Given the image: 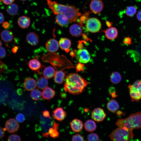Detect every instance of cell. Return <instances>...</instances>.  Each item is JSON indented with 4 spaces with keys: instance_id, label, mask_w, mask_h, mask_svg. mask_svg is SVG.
Instances as JSON below:
<instances>
[{
    "instance_id": "obj_1",
    "label": "cell",
    "mask_w": 141,
    "mask_h": 141,
    "mask_svg": "<svg viewBox=\"0 0 141 141\" xmlns=\"http://www.w3.org/2000/svg\"><path fill=\"white\" fill-rule=\"evenodd\" d=\"M89 84V82L79 74L71 73L66 75L64 88L66 92L78 95L83 92Z\"/></svg>"
},
{
    "instance_id": "obj_2",
    "label": "cell",
    "mask_w": 141,
    "mask_h": 141,
    "mask_svg": "<svg viewBox=\"0 0 141 141\" xmlns=\"http://www.w3.org/2000/svg\"><path fill=\"white\" fill-rule=\"evenodd\" d=\"M49 8L54 14H62L68 18L69 22L72 23L75 21L81 15L79 10L74 6L64 5L58 3L51 0H46Z\"/></svg>"
},
{
    "instance_id": "obj_3",
    "label": "cell",
    "mask_w": 141,
    "mask_h": 141,
    "mask_svg": "<svg viewBox=\"0 0 141 141\" xmlns=\"http://www.w3.org/2000/svg\"><path fill=\"white\" fill-rule=\"evenodd\" d=\"M119 127H125L133 130L141 128V112H138L130 115L124 119H119L116 122Z\"/></svg>"
},
{
    "instance_id": "obj_4",
    "label": "cell",
    "mask_w": 141,
    "mask_h": 141,
    "mask_svg": "<svg viewBox=\"0 0 141 141\" xmlns=\"http://www.w3.org/2000/svg\"><path fill=\"white\" fill-rule=\"evenodd\" d=\"M133 130L125 127H118L110 134V139L115 141H127L133 137Z\"/></svg>"
},
{
    "instance_id": "obj_5",
    "label": "cell",
    "mask_w": 141,
    "mask_h": 141,
    "mask_svg": "<svg viewBox=\"0 0 141 141\" xmlns=\"http://www.w3.org/2000/svg\"><path fill=\"white\" fill-rule=\"evenodd\" d=\"M130 95L132 102L139 101L141 99V80H137L128 85Z\"/></svg>"
},
{
    "instance_id": "obj_6",
    "label": "cell",
    "mask_w": 141,
    "mask_h": 141,
    "mask_svg": "<svg viewBox=\"0 0 141 141\" xmlns=\"http://www.w3.org/2000/svg\"><path fill=\"white\" fill-rule=\"evenodd\" d=\"M101 24L97 19L92 17L88 19L86 23V27L87 30L92 33L98 32L101 27Z\"/></svg>"
},
{
    "instance_id": "obj_7",
    "label": "cell",
    "mask_w": 141,
    "mask_h": 141,
    "mask_svg": "<svg viewBox=\"0 0 141 141\" xmlns=\"http://www.w3.org/2000/svg\"><path fill=\"white\" fill-rule=\"evenodd\" d=\"M75 56L79 62L82 63H87L91 59L89 52L85 49H79L75 52Z\"/></svg>"
},
{
    "instance_id": "obj_8",
    "label": "cell",
    "mask_w": 141,
    "mask_h": 141,
    "mask_svg": "<svg viewBox=\"0 0 141 141\" xmlns=\"http://www.w3.org/2000/svg\"><path fill=\"white\" fill-rule=\"evenodd\" d=\"M106 116L104 110L100 108H97L93 109L91 116L95 121L98 122L103 121Z\"/></svg>"
},
{
    "instance_id": "obj_9",
    "label": "cell",
    "mask_w": 141,
    "mask_h": 141,
    "mask_svg": "<svg viewBox=\"0 0 141 141\" xmlns=\"http://www.w3.org/2000/svg\"><path fill=\"white\" fill-rule=\"evenodd\" d=\"M5 128L9 132L14 133L18 130L19 125L16 120L14 119L11 118L6 121Z\"/></svg>"
},
{
    "instance_id": "obj_10",
    "label": "cell",
    "mask_w": 141,
    "mask_h": 141,
    "mask_svg": "<svg viewBox=\"0 0 141 141\" xmlns=\"http://www.w3.org/2000/svg\"><path fill=\"white\" fill-rule=\"evenodd\" d=\"M90 10L96 14L99 13L102 10L104 4L101 0H92L90 4Z\"/></svg>"
},
{
    "instance_id": "obj_11",
    "label": "cell",
    "mask_w": 141,
    "mask_h": 141,
    "mask_svg": "<svg viewBox=\"0 0 141 141\" xmlns=\"http://www.w3.org/2000/svg\"><path fill=\"white\" fill-rule=\"evenodd\" d=\"M58 42L54 38L49 39L45 44L46 48L49 52H54L57 51L59 48Z\"/></svg>"
},
{
    "instance_id": "obj_12",
    "label": "cell",
    "mask_w": 141,
    "mask_h": 141,
    "mask_svg": "<svg viewBox=\"0 0 141 141\" xmlns=\"http://www.w3.org/2000/svg\"><path fill=\"white\" fill-rule=\"evenodd\" d=\"M66 115V113L63 108L62 107H59L53 110L52 115L55 119L62 121L65 119Z\"/></svg>"
},
{
    "instance_id": "obj_13",
    "label": "cell",
    "mask_w": 141,
    "mask_h": 141,
    "mask_svg": "<svg viewBox=\"0 0 141 141\" xmlns=\"http://www.w3.org/2000/svg\"><path fill=\"white\" fill-rule=\"evenodd\" d=\"M105 33V37L108 39L112 40L116 39L118 35L117 29L115 27H110L105 30H102Z\"/></svg>"
},
{
    "instance_id": "obj_14",
    "label": "cell",
    "mask_w": 141,
    "mask_h": 141,
    "mask_svg": "<svg viewBox=\"0 0 141 141\" xmlns=\"http://www.w3.org/2000/svg\"><path fill=\"white\" fill-rule=\"evenodd\" d=\"M83 30L81 26L75 24L72 25L69 29L70 34L74 37H79L83 34Z\"/></svg>"
},
{
    "instance_id": "obj_15",
    "label": "cell",
    "mask_w": 141,
    "mask_h": 141,
    "mask_svg": "<svg viewBox=\"0 0 141 141\" xmlns=\"http://www.w3.org/2000/svg\"><path fill=\"white\" fill-rule=\"evenodd\" d=\"M27 42L30 45L35 46L37 45L39 42L38 35L34 32H30L27 35L26 37Z\"/></svg>"
},
{
    "instance_id": "obj_16",
    "label": "cell",
    "mask_w": 141,
    "mask_h": 141,
    "mask_svg": "<svg viewBox=\"0 0 141 141\" xmlns=\"http://www.w3.org/2000/svg\"><path fill=\"white\" fill-rule=\"evenodd\" d=\"M37 83L33 78H28L26 79L23 84L24 87L27 91H31L34 89L36 87Z\"/></svg>"
},
{
    "instance_id": "obj_17",
    "label": "cell",
    "mask_w": 141,
    "mask_h": 141,
    "mask_svg": "<svg viewBox=\"0 0 141 141\" xmlns=\"http://www.w3.org/2000/svg\"><path fill=\"white\" fill-rule=\"evenodd\" d=\"M58 44L62 50H64L67 53L69 51L71 45V41L69 39L66 38H62L60 40Z\"/></svg>"
},
{
    "instance_id": "obj_18",
    "label": "cell",
    "mask_w": 141,
    "mask_h": 141,
    "mask_svg": "<svg viewBox=\"0 0 141 141\" xmlns=\"http://www.w3.org/2000/svg\"><path fill=\"white\" fill-rule=\"evenodd\" d=\"M70 126L72 130L75 132H79L82 130L83 124L82 122L80 120L75 119L70 122Z\"/></svg>"
},
{
    "instance_id": "obj_19",
    "label": "cell",
    "mask_w": 141,
    "mask_h": 141,
    "mask_svg": "<svg viewBox=\"0 0 141 141\" xmlns=\"http://www.w3.org/2000/svg\"><path fill=\"white\" fill-rule=\"evenodd\" d=\"M1 36L2 39L5 44L7 43L11 42L14 39V35L12 32L9 30H5L3 31L1 33Z\"/></svg>"
},
{
    "instance_id": "obj_20",
    "label": "cell",
    "mask_w": 141,
    "mask_h": 141,
    "mask_svg": "<svg viewBox=\"0 0 141 141\" xmlns=\"http://www.w3.org/2000/svg\"><path fill=\"white\" fill-rule=\"evenodd\" d=\"M55 93L54 90L47 86L43 89L42 92V96L44 99L49 100L54 96Z\"/></svg>"
},
{
    "instance_id": "obj_21",
    "label": "cell",
    "mask_w": 141,
    "mask_h": 141,
    "mask_svg": "<svg viewBox=\"0 0 141 141\" xmlns=\"http://www.w3.org/2000/svg\"><path fill=\"white\" fill-rule=\"evenodd\" d=\"M55 21L59 26L62 27L66 26L69 22L68 18L66 16L60 14L56 15Z\"/></svg>"
},
{
    "instance_id": "obj_22",
    "label": "cell",
    "mask_w": 141,
    "mask_h": 141,
    "mask_svg": "<svg viewBox=\"0 0 141 141\" xmlns=\"http://www.w3.org/2000/svg\"><path fill=\"white\" fill-rule=\"evenodd\" d=\"M28 65L30 68L34 71H39L42 67L40 62L36 58L30 60L29 62Z\"/></svg>"
},
{
    "instance_id": "obj_23",
    "label": "cell",
    "mask_w": 141,
    "mask_h": 141,
    "mask_svg": "<svg viewBox=\"0 0 141 141\" xmlns=\"http://www.w3.org/2000/svg\"><path fill=\"white\" fill-rule=\"evenodd\" d=\"M30 20L28 17L22 16H20L18 19L17 24L19 26L23 29L28 27L30 24Z\"/></svg>"
},
{
    "instance_id": "obj_24",
    "label": "cell",
    "mask_w": 141,
    "mask_h": 141,
    "mask_svg": "<svg viewBox=\"0 0 141 141\" xmlns=\"http://www.w3.org/2000/svg\"><path fill=\"white\" fill-rule=\"evenodd\" d=\"M66 72L58 70L55 71L54 76L55 82L58 84H61L63 83Z\"/></svg>"
},
{
    "instance_id": "obj_25",
    "label": "cell",
    "mask_w": 141,
    "mask_h": 141,
    "mask_svg": "<svg viewBox=\"0 0 141 141\" xmlns=\"http://www.w3.org/2000/svg\"><path fill=\"white\" fill-rule=\"evenodd\" d=\"M107 109L112 113L116 112L119 108L120 106L118 102L113 99H110L107 104Z\"/></svg>"
},
{
    "instance_id": "obj_26",
    "label": "cell",
    "mask_w": 141,
    "mask_h": 141,
    "mask_svg": "<svg viewBox=\"0 0 141 141\" xmlns=\"http://www.w3.org/2000/svg\"><path fill=\"white\" fill-rule=\"evenodd\" d=\"M84 126L86 130L90 132L95 131L97 128L96 123L91 119L86 121L84 124Z\"/></svg>"
},
{
    "instance_id": "obj_27",
    "label": "cell",
    "mask_w": 141,
    "mask_h": 141,
    "mask_svg": "<svg viewBox=\"0 0 141 141\" xmlns=\"http://www.w3.org/2000/svg\"><path fill=\"white\" fill-rule=\"evenodd\" d=\"M55 72L53 67L49 66L45 68L43 71V76L47 79H50L54 76Z\"/></svg>"
},
{
    "instance_id": "obj_28",
    "label": "cell",
    "mask_w": 141,
    "mask_h": 141,
    "mask_svg": "<svg viewBox=\"0 0 141 141\" xmlns=\"http://www.w3.org/2000/svg\"><path fill=\"white\" fill-rule=\"evenodd\" d=\"M6 10L7 13L10 15L15 16L18 12V6L16 4L13 3L7 6Z\"/></svg>"
},
{
    "instance_id": "obj_29",
    "label": "cell",
    "mask_w": 141,
    "mask_h": 141,
    "mask_svg": "<svg viewBox=\"0 0 141 141\" xmlns=\"http://www.w3.org/2000/svg\"><path fill=\"white\" fill-rule=\"evenodd\" d=\"M36 83L37 87L41 90H43L48 85V80L44 76L40 77L37 80Z\"/></svg>"
},
{
    "instance_id": "obj_30",
    "label": "cell",
    "mask_w": 141,
    "mask_h": 141,
    "mask_svg": "<svg viewBox=\"0 0 141 141\" xmlns=\"http://www.w3.org/2000/svg\"><path fill=\"white\" fill-rule=\"evenodd\" d=\"M111 82L114 84H117L119 83L121 80V76L120 74L117 72H112L110 77Z\"/></svg>"
},
{
    "instance_id": "obj_31",
    "label": "cell",
    "mask_w": 141,
    "mask_h": 141,
    "mask_svg": "<svg viewBox=\"0 0 141 141\" xmlns=\"http://www.w3.org/2000/svg\"><path fill=\"white\" fill-rule=\"evenodd\" d=\"M137 11L136 8L134 6H129L127 7L125 10V13L128 16L132 17L134 15Z\"/></svg>"
},
{
    "instance_id": "obj_32",
    "label": "cell",
    "mask_w": 141,
    "mask_h": 141,
    "mask_svg": "<svg viewBox=\"0 0 141 141\" xmlns=\"http://www.w3.org/2000/svg\"><path fill=\"white\" fill-rule=\"evenodd\" d=\"M42 96V93L39 90L34 89L32 90L30 93V96L34 100L37 101L39 100Z\"/></svg>"
},
{
    "instance_id": "obj_33",
    "label": "cell",
    "mask_w": 141,
    "mask_h": 141,
    "mask_svg": "<svg viewBox=\"0 0 141 141\" xmlns=\"http://www.w3.org/2000/svg\"><path fill=\"white\" fill-rule=\"evenodd\" d=\"M59 124L55 122H53L52 127L54 128L53 130L50 134L51 137L53 138H56L59 137V133L57 131L58 127Z\"/></svg>"
},
{
    "instance_id": "obj_34",
    "label": "cell",
    "mask_w": 141,
    "mask_h": 141,
    "mask_svg": "<svg viewBox=\"0 0 141 141\" xmlns=\"http://www.w3.org/2000/svg\"><path fill=\"white\" fill-rule=\"evenodd\" d=\"M87 140L89 141H98L99 140L98 136L96 133H92L89 134L87 136Z\"/></svg>"
},
{
    "instance_id": "obj_35",
    "label": "cell",
    "mask_w": 141,
    "mask_h": 141,
    "mask_svg": "<svg viewBox=\"0 0 141 141\" xmlns=\"http://www.w3.org/2000/svg\"><path fill=\"white\" fill-rule=\"evenodd\" d=\"M21 140V138L20 136L15 134H12L9 136L7 140L8 141H20Z\"/></svg>"
},
{
    "instance_id": "obj_36",
    "label": "cell",
    "mask_w": 141,
    "mask_h": 141,
    "mask_svg": "<svg viewBox=\"0 0 141 141\" xmlns=\"http://www.w3.org/2000/svg\"><path fill=\"white\" fill-rule=\"evenodd\" d=\"M72 140L73 141L84 140L83 137L78 133H76L72 136Z\"/></svg>"
},
{
    "instance_id": "obj_37",
    "label": "cell",
    "mask_w": 141,
    "mask_h": 141,
    "mask_svg": "<svg viewBox=\"0 0 141 141\" xmlns=\"http://www.w3.org/2000/svg\"><path fill=\"white\" fill-rule=\"evenodd\" d=\"M16 119L17 122L21 123L24 121L25 120V117L24 114L20 113L16 115Z\"/></svg>"
},
{
    "instance_id": "obj_38",
    "label": "cell",
    "mask_w": 141,
    "mask_h": 141,
    "mask_svg": "<svg viewBox=\"0 0 141 141\" xmlns=\"http://www.w3.org/2000/svg\"><path fill=\"white\" fill-rule=\"evenodd\" d=\"M84 65L82 63L79 62L76 65V69L77 72L84 71L83 67Z\"/></svg>"
},
{
    "instance_id": "obj_39",
    "label": "cell",
    "mask_w": 141,
    "mask_h": 141,
    "mask_svg": "<svg viewBox=\"0 0 141 141\" xmlns=\"http://www.w3.org/2000/svg\"><path fill=\"white\" fill-rule=\"evenodd\" d=\"M6 52L5 48L2 47H0V58H3L6 55Z\"/></svg>"
},
{
    "instance_id": "obj_40",
    "label": "cell",
    "mask_w": 141,
    "mask_h": 141,
    "mask_svg": "<svg viewBox=\"0 0 141 141\" xmlns=\"http://www.w3.org/2000/svg\"><path fill=\"white\" fill-rule=\"evenodd\" d=\"M122 42L127 45H130L131 44V39L128 37H125L124 38Z\"/></svg>"
},
{
    "instance_id": "obj_41",
    "label": "cell",
    "mask_w": 141,
    "mask_h": 141,
    "mask_svg": "<svg viewBox=\"0 0 141 141\" xmlns=\"http://www.w3.org/2000/svg\"><path fill=\"white\" fill-rule=\"evenodd\" d=\"M5 68V65L0 60V73L4 71Z\"/></svg>"
},
{
    "instance_id": "obj_42",
    "label": "cell",
    "mask_w": 141,
    "mask_h": 141,
    "mask_svg": "<svg viewBox=\"0 0 141 141\" xmlns=\"http://www.w3.org/2000/svg\"><path fill=\"white\" fill-rule=\"evenodd\" d=\"M43 115L45 117L50 118L49 112L47 110H45L43 112Z\"/></svg>"
},
{
    "instance_id": "obj_43",
    "label": "cell",
    "mask_w": 141,
    "mask_h": 141,
    "mask_svg": "<svg viewBox=\"0 0 141 141\" xmlns=\"http://www.w3.org/2000/svg\"><path fill=\"white\" fill-rule=\"evenodd\" d=\"M137 20L140 22H141V10L137 13L136 16Z\"/></svg>"
},
{
    "instance_id": "obj_44",
    "label": "cell",
    "mask_w": 141,
    "mask_h": 141,
    "mask_svg": "<svg viewBox=\"0 0 141 141\" xmlns=\"http://www.w3.org/2000/svg\"><path fill=\"white\" fill-rule=\"evenodd\" d=\"M14 0H2L3 3L7 5H9L12 3L14 1Z\"/></svg>"
},
{
    "instance_id": "obj_45",
    "label": "cell",
    "mask_w": 141,
    "mask_h": 141,
    "mask_svg": "<svg viewBox=\"0 0 141 141\" xmlns=\"http://www.w3.org/2000/svg\"><path fill=\"white\" fill-rule=\"evenodd\" d=\"M4 135V131L3 128L0 127V139L2 138Z\"/></svg>"
},
{
    "instance_id": "obj_46",
    "label": "cell",
    "mask_w": 141,
    "mask_h": 141,
    "mask_svg": "<svg viewBox=\"0 0 141 141\" xmlns=\"http://www.w3.org/2000/svg\"><path fill=\"white\" fill-rule=\"evenodd\" d=\"M109 93L110 95H111V94L116 92L114 87L113 86L110 87L109 90Z\"/></svg>"
},
{
    "instance_id": "obj_47",
    "label": "cell",
    "mask_w": 141,
    "mask_h": 141,
    "mask_svg": "<svg viewBox=\"0 0 141 141\" xmlns=\"http://www.w3.org/2000/svg\"><path fill=\"white\" fill-rule=\"evenodd\" d=\"M4 20V17L3 14L0 12V24L2 23Z\"/></svg>"
},
{
    "instance_id": "obj_48",
    "label": "cell",
    "mask_w": 141,
    "mask_h": 141,
    "mask_svg": "<svg viewBox=\"0 0 141 141\" xmlns=\"http://www.w3.org/2000/svg\"><path fill=\"white\" fill-rule=\"evenodd\" d=\"M3 26L4 28H8L9 27V24L7 22H4L3 24Z\"/></svg>"
},
{
    "instance_id": "obj_49",
    "label": "cell",
    "mask_w": 141,
    "mask_h": 141,
    "mask_svg": "<svg viewBox=\"0 0 141 141\" xmlns=\"http://www.w3.org/2000/svg\"><path fill=\"white\" fill-rule=\"evenodd\" d=\"M18 49V46H15L12 49V50L13 53H15L17 52Z\"/></svg>"
},
{
    "instance_id": "obj_50",
    "label": "cell",
    "mask_w": 141,
    "mask_h": 141,
    "mask_svg": "<svg viewBox=\"0 0 141 141\" xmlns=\"http://www.w3.org/2000/svg\"><path fill=\"white\" fill-rule=\"evenodd\" d=\"M106 24L107 26L109 27H110L113 25V23L112 22H109L108 21L106 22Z\"/></svg>"
},
{
    "instance_id": "obj_51",
    "label": "cell",
    "mask_w": 141,
    "mask_h": 141,
    "mask_svg": "<svg viewBox=\"0 0 141 141\" xmlns=\"http://www.w3.org/2000/svg\"><path fill=\"white\" fill-rule=\"evenodd\" d=\"M17 93L18 94L20 95L22 93V90L20 89H19L17 90Z\"/></svg>"
},
{
    "instance_id": "obj_52",
    "label": "cell",
    "mask_w": 141,
    "mask_h": 141,
    "mask_svg": "<svg viewBox=\"0 0 141 141\" xmlns=\"http://www.w3.org/2000/svg\"><path fill=\"white\" fill-rule=\"evenodd\" d=\"M89 109L87 108H86L84 109V111L85 112H87L89 111Z\"/></svg>"
},
{
    "instance_id": "obj_53",
    "label": "cell",
    "mask_w": 141,
    "mask_h": 141,
    "mask_svg": "<svg viewBox=\"0 0 141 141\" xmlns=\"http://www.w3.org/2000/svg\"><path fill=\"white\" fill-rule=\"evenodd\" d=\"M2 42L0 39V47L1 46H2Z\"/></svg>"
},
{
    "instance_id": "obj_54",
    "label": "cell",
    "mask_w": 141,
    "mask_h": 141,
    "mask_svg": "<svg viewBox=\"0 0 141 141\" xmlns=\"http://www.w3.org/2000/svg\"><path fill=\"white\" fill-rule=\"evenodd\" d=\"M20 0L21 1H26L27 0Z\"/></svg>"
},
{
    "instance_id": "obj_55",
    "label": "cell",
    "mask_w": 141,
    "mask_h": 141,
    "mask_svg": "<svg viewBox=\"0 0 141 141\" xmlns=\"http://www.w3.org/2000/svg\"><path fill=\"white\" fill-rule=\"evenodd\" d=\"M2 1V0H0V2Z\"/></svg>"
}]
</instances>
